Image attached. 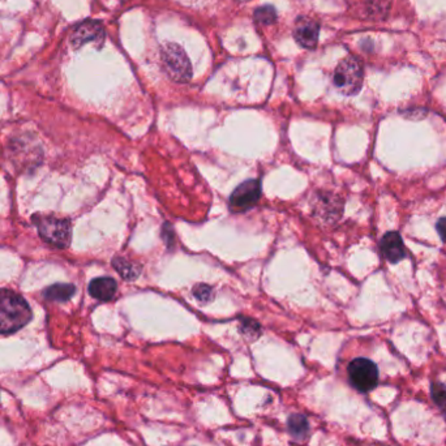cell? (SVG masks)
Returning <instances> with one entry per match:
<instances>
[{
	"instance_id": "1",
	"label": "cell",
	"mask_w": 446,
	"mask_h": 446,
	"mask_svg": "<svg viewBox=\"0 0 446 446\" xmlns=\"http://www.w3.org/2000/svg\"><path fill=\"white\" fill-rule=\"evenodd\" d=\"M32 320L27 301L14 291L0 289V334L14 333Z\"/></svg>"
},
{
	"instance_id": "2",
	"label": "cell",
	"mask_w": 446,
	"mask_h": 446,
	"mask_svg": "<svg viewBox=\"0 0 446 446\" xmlns=\"http://www.w3.org/2000/svg\"><path fill=\"white\" fill-rule=\"evenodd\" d=\"M162 66L175 82H188L192 79V66L183 49L176 43H167L161 51Z\"/></svg>"
},
{
	"instance_id": "3",
	"label": "cell",
	"mask_w": 446,
	"mask_h": 446,
	"mask_svg": "<svg viewBox=\"0 0 446 446\" xmlns=\"http://www.w3.org/2000/svg\"><path fill=\"white\" fill-rule=\"evenodd\" d=\"M363 78L362 63L354 56H347L336 68L333 82L344 95H354L362 89Z\"/></svg>"
},
{
	"instance_id": "4",
	"label": "cell",
	"mask_w": 446,
	"mask_h": 446,
	"mask_svg": "<svg viewBox=\"0 0 446 446\" xmlns=\"http://www.w3.org/2000/svg\"><path fill=\"white\" fill-rule=\"evenodd\" d=\"M349 380L360 393L373 390L379 384V368L366 357H356L347 368Z\"/></svg>"
},
{
	"instance_id": "5",
	"label": "cell",
	"mask_w": 446,
	"mask_h": 446,
	"mask_svg": "<svg viewBox=\"0 0 446 446\" xmlns=\"http://www.w3.org/2000/svg\"><path fill=\"white\" fill-rule=\"evenodd\" d=\"M40 235L43 240L58 248H66L72 239L71 224L63 218L54 215H42L37 222Z\"/></svg>"
},
{
	"instance_id": "6",
	"label": "cell",
	"mask_w": 446,
	"mask_h": 446,
	"mask_svg": "<svg viewBox=\"0 0 446 446\" xmlns=\"http://www.w3.org/2000/svg\"><path fill=\"white\" fill-rule=\"evenodd\" d=\"M261 197V184L256 179L239 184L230 196V208L235 211H246L253 208Z\"/></svg>"
},
{
	"instance_id": "7",
	"label": "cell",
	"mask_w": 446,
	"mask_h": 446,
	"mask_svg": "<svg viewBox=\"0 0 446 446\" xmlns=\"http://www.w3.org/2000/svg\"><path fill=\"white\" fill-rule=\"evenodd\" d=\"M320 27L315 20L309 17H301L296 21L294 37L304 49H315L318 40Z\"/></svg>"
},
{
	"instance_id": "8",
	"label": "cell",
	"mask_w": 446,
	"mask_h": 446,
	"mask_svg": "<svg viewBox=\"0 0 446 446\" xmlns=\"http://www.w3.org/2000/svg\"><path fill=\"white\" fill-rule=\"evenodd\" d=\"M381 250L389 263H399L406 257L403 240L397 231H390L384 235L381 240Z\"/></svg>"
},
{
	"instance_id": "9",
	"label": "cell",
	"mask_w": 446,
	"mask_h": 446,
	"mask_svg": "<svg viewBox=\"0 0 446 446\" xmlns=\"http://www.w3.org/2000/svg\"><path fill=\"white\" fill-rule=\"evenodd\" d=\"M104 38H105V32L99 23L85 21L75 30L72 40L76 46H81L88 42H102Z\"/></svg>"
},
{
	"instance_id": "10",
	"label": "cell",
	"mask_w": 446,
	"mask_h": 446,
	"mask_svg": "<svg viewBox=\"0 0 446 446\" xmlns=\"http://www.w3.org/2000/svg\"><path fill=\"white\" fill-rule=\"evenodd\" d=\"M117 290H118V285H117L115 279L108 278V277L95 278L89 285V294L94 299L101 301V302L111 301L115 296Z\"/></svg>"
},
{
	"instance_id": "11",
	"label": "cell",
	"mask_w": 446,
	"mask_h": 446,
	"mask_svg": "<svg viewBox=\"0 0 446 446\" xmlns=\"http://www.w3.org/2000/svg\"><path fill=\"white\" fill-rule=\"evenodd\" d=\"M76 292V287L69 283H56L45 291V296L54 302H67Z\"/></svg>"
},
{
	"instance_id": "12",
	"label": "cell",
	"mask_w": 446,
	"mask_h": 446,
	"mask_svg": "<svg viewBox=\"0 0 446 446\" xmlns=\"http://www.w3.org/2000/svg\"><path fill=\"white\" fill-rule=\"evenodd\" d=\"M113 265L117 269L119 274L121 276V278L126 279V281H134L141 274V268L140 266L130 263L128 260H126L123 257H115L113 260Z\"/></svg>"
},
{
	"instance_id": "13",
	"label": "cell",
	"mask_w": 446,
	"mask_h": 446,
	"mask_svg": "<svg viewBox=\"0 0 446 446\" xmlns=\"http://www.w3.org/2000/svg\"><path fill=\"white\" fill-rule=\"evenodd\" d=\"M289 432L292 434V437L303 440L307 437L308 431H309V423L305 416L303 415H291L289 418Z\"/></svg>"
},
{
	"instance_id": "14",
	"label": "cell",
	"mask_w": 446,
	"mask_h": 446,
	"mask_svg": "<svg viewBox=\"0 0 446 446\" xmlns=\"http://www.w3.org/2000/svg\"><path fill=\"white\" fill-rule=\"evenodd\" d=\"M433 402L446 419V385L441 382H434L431 388Z\"/></svg>"
},
{
	"instance_id": "15",
	"label": "cell",
	"mask_w": 446,
	"mask_h": 446,
	"mask_svg": "<svg viewBox=\"0 0 446 446\" xmlns=\"http://www.w3.org/2000/svg\"><path fill=\"white\" fill-rule=\"evenodd\" d=\"M255 19L256 21L261 23V24H272L274 23L277 19L276 10L272 5H265V7H260L256 12H255Z\"/></svg>"
},
{
	"instance_id": "16",
	"label": "cell",
	"mask_w": 446,
	"mask_h": 446,
	"mask_svg": "<svg viewBox=\"0 0 446 446\" xmlns=\"http://www.w3.org/2000/svg\"><path fill=\"white\" fill-rule=\"evenodd\" d=\"M193 295L198 302L207 304L213 299V290L208 285H197L193 289Z\"/></svg>"
},
{
	"instance_id": "17",
	"label": "cell",
	"mask_w": 446,
	"mask_h": 446,
	"mask_svg": "<svg viewBox=\"0 0 446 446\" xmlns=\"http://www.w3.org/2000/svg\"><path fill=\"white\" fill-rule=\"evenodd\" d=\"M242 328H244V334H248V331H250V337L253 338H256L257 336H259V333H260V325L256 322V321H252V320H244L243 321V327Z\"/></svg>"
},
{
	"instance_id": "18",
	"label": "cell",
	"mask_w": 446,
	"mask_h": 446,
	"mask_svg": "<svg viewBox=\"0 0 446 446\" xmlns=\"http://www.w3.org/2000/svg\"><path fill=\"white\" fill-rule=\"evenodd\" d=\"M437 231H438L440 237L443 239V242L446 243V217L438 220V222H437Z\"/></svg>"
}]
</instances>
